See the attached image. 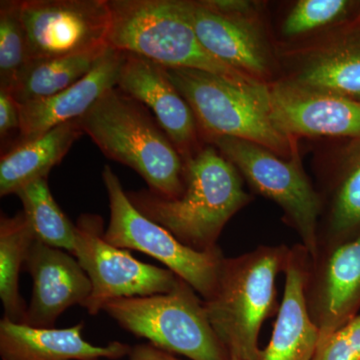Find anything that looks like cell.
Segmentation results:
<instances>
[{"instance_id": "1", "label": "cell", "mask_w": 360, "mask_h": 360, "mask_svg": "<svg viewBox=\"0 0 360 360\" xmlns=\"http://www.w3.org/2000/svg\"><path fill=\"white\" fill-rule=\"evenodd\" d=\"M186 187L176 198L153 191L127 193L135 207L167 229L182 245L212 252L225 225L252 200L236 167L210 143L186 163Z\"/></svg>"}, {"instance_id": "2", "label": "cell", "mask_w": 360, "mask_h": 360, "mask_svg": "<svg viewBox=\"0 0 360 360\" xmlns=\"http://www.w3.org/2000/svg\"><path fill=\"white\" fill-rule=\"evenodd\" d=\"M108 4L111 49L165 68L210 73L251 94H266V85L225 65L205 49L180 0H108Z\"/></svg>"}, {"instance_id": "3", "label": "cell", "mask_w": 360, "mask_h": 360, "mask_svg": "<svg viewBox=\"0 0 360 360\" xmlns=\"http://www.w3.org/2000/svg\"><path fill=\"white\" fill-rule=\"evenodd\" d=\"M79 122L106 158L132 168L149 191L165 198L184 193L186 165L179 151L148 108L122 90H108Z\"/></svg>"}, {"instance_id": "4", "label": "cell", "mask_w": 360, "mask_h": 360, "mask_svg": "<svg viewBox=\"0 0 360 360\" xmlns=\"http://www.w3.org/2000/svg\"><path fill=\"white\" fill-rule=\"evenodd\" d=\"M290 252L286 245H260L222 260L217 288L203 307L231 357L257 359L262 324L278 312L276 281Z\"/></svg>"}, {"instance_id": "5", "label": "cell", "mask_w": 360, "mask_h": 360, "mask_svg": "<svg viewBox=\"0 0 360 360\" xmlns=\"http://www.w3.org/2000/svg\"><path fill=\"white\" fill-rule=\"evenodd\" d=\"M103 310L125 330L168 354L191 360L231 359L208 321L203 300L182 279L170 292L117 298Z\"/></svg>"}, {"instance_id": "6", "label": "cell", "mask_w": 360, "mask_h": 360, "mask_svg": "<svg viewBox=\"0 0 360 360\" xmlns=\"http://www.w3.org/2000/svg\"><path fill=\"white\" fill-rule=\"evenodd\" d=\"M201 44L225 65L262 84L279 77L277 47L264 4L250 0H180Z\"/></svg>"}, {"instance_id": "7", "label": "cell", "mask_w": 360, "mask_h": 360, "mask_svg": "<svg viewBox=\"0 0 360 360\" xmlns=\"http://www.w3.org/2000/svg\"><path fill=\"white\" fill-rule=\"evenodd\" d=\"M165 70L191 105L203 141L233 137L255 142L284 158H290L297 148V142L281 134L270 120L266 94L257 96L202 71Z\"/></svg>"}, {"instance_id": "8", "label": "cell", "mask_w": 360, "mask_h": 360, "mask_svg": "<svg viewBox=\"0 0 360 360\" xmlns=\"http://www.w3.org/2000/svg\"><path fill=\"white\" fill-rule=\"evenodd\" d=\"M212 144L231 161L255 193L276 202L314 257L322 210L321 194L303 169L297 148L284 158L259 144L233 137H213Z\"/></svg>"}, {"instance_id": "9", "label": "cell", "mask_w": 360, "mask_h": 360, "mask_svg": "<svg viewBox=\"0 0 360 360\" xmlns=\"http://www.w3.org/2000/svg\"><path fill=\"white\" fill-rule=\"evenodd\" d=\"M103 180L110 200V221L104 239L115 248L155 258L207 300L217 288L221 250L200 252L187 248L167 229L142 214L130 201L117 175L106 165Z\"/></svg>"}, {"instance_id": "10", "label": "cell", "mask_w": 360, "mask_h": 360, "mask_svg": "<svg viewBox=\"0 0 360 360\" xmlns=\"http://www.w3.org/2000/svg\"><path fill=\"white\" fill-rule=\"evenodd\" d=\"M73 257L86 272L91 295L84 307L96 315L106 303L117 298L165 295L176 288L180 279L169 269L143 264L129 251L104 239L103 221L96 214H82L77 225Z\"/></svg>"}, {"instance_id": "11", "label": "cell", "mask_w": 360, "mask_h": 360, "mask_svg": "<svg viewBox=\"0 0 360 360\" xmlns=\"http://www.w3.org/2000/svg\"><path fill=\"white\" fill-rule=\"evenodd\" d=\"M20 9L30 60L108 46V0H20Z\"/></svg>"}, {"instance_id": "12", "label": "cell", "mask_w": 360, "mask_h": 360, "mask_svg": "<svg viewBox=\"0 0 360 360\" xmlns=\"http://www.w3.org/2000/svg\"><path fill=\"white\" fill-rule=\"evenodd\" d=\"M277 54L279 79L360 101V20Z\"/></svg>"}, {"instance_id": "13", "label": "cell", "mask_w": 360, "mask_h": 360, "mask_svg": "<svg viewBox=\"0 0 360 360\" xmlns=\"http://www.w3.org/2000/svg\"><path fill=\"white\" fill-rule=\"evenodd\" d=\"M304 293L319 345L360 314V236L317 248L307 262Z\"/></svg>"}, {"instance_id": "14", "label": "cell", "mask_w": 360, "mask_h": 360, "mask_svg": "<svg viewBox=\"0 0 360 360\" xmlns=\"http://www.w3.org/2000/svg\"><path fill=\"white\" fill-rule=\"evenodd\" d=\"M267 112L292 141L300 137H360V101L303 89L283 79L266 84Z\"/></svg>"}, {"instance_id": "15", "label": "cell", "mask_w": 360, "mask_h": 360, "mask_svg": "<svg viewBox=\"0 0 360 360\" xmlns=\"http://www.w3.org/2000/svg\"><path fill=\"white\" fill-rule=\"evenodd\" d=\"M116 87L149 110L184 163L205 146L191 105L162 66L127 53Z\"/></svg>"}, {"instance_id": "16", "label": "cell", "mask_w": 360, "mask_h": 360, "mask_svg": "<svg viewBox=\"0 0 360 360\" xmlns=\"http://www.w3.org/2000/svg\"><path fill=\"white\" fill-rule=\"evenodd\" d=\"M25 269L33 281L32 302L25 324L51 328L59 315L75 304L84 307L92 285L82 265L68 251L44 245L35 239Z\"/></svg>"}, {"instance_id": "17", "label": "cell", "mask_w": 360, "mask_h": 360, "mask_svg": "<svg viewBox=\"0 0 360 360\" xmlns=\"http://www.w3.org/2000/svg\"><path fill=\"white\" fill-rule=\"evenodd\" d=\"M125 58V52L108 46L94 70L77 84L54 96L20 105V137L15 144L84 115L104 94L116 87Z\"/></svg>"}, {"instance_id": "18", "label": "cell", "mask_w": 360, "mask_h": 360, "mask_svg": "<svg viewBox=\"0 0 360 360\" xmlns=\"http://www.w3.org/2000/svg\"><path fill=\"white\" fill-rule=\"evenodd\" d=\"M309 253L300 245L290 248L285 288L274 322L271 340L255 360H312L319 331L310 319L305 300V277Z\"/></svg>"}, {"instance_id": "19", "label": "cell", "mask_w": 360, "mask_h": 360, "mask_svg": "<svg viewBox=\"0 0 360 360\" xmlns=\"http://www.w3.org/2000/svg\"><path fill=\"white\" fill-rule=\"evenodd\" d=\"M319 193L322 210L316 250L359 236L360 137L343 142L323 176Z\"/></svg>"}, {"instance_id": "20", "label": "cell", "mask_w": 360, "mask_h": 360, "mask_svg": "<svg viewBox=\"0 0 360 360\" xmlns=\"http://www.w3.org/2000/svg\"><path fill=\"white\" fill-rule=\"evenodd\" d=\"M84 323L70 328H33L4 317L0 321L2 360H117L129 355L131 347L120 341L105 347L82 338Z\"/></svg>"}, {"instance_id": "21", "label": "cell", "mask_w": 360, "mask_h": 360, "mask_svg": "<svg viewBox=\"0 0 360 360\" xmlns=\"http://www.w3.org/2000/svg\"><path fill=\"white\" fill-rule=\"evenodd\" d=\"M84 134L79 118L54 127L30 141L7 149L0 160V195L16 194L23 186L41 179L65 158Z\"/></svg>"}, {"instance_id": "22", "label": "cell", "mask_w": 360, "mask_h": 360, "mask_svg": "<svg viewBox=\"0 0 360 360\" xmlns=\"http://www.w3.org/2000/svg\"><path fill=\"white\" fill-rule=\"evenodd\" d=\"M360 20V0H297L279 21L276 47L309 44Z\"/></svg>"}, {"instance_id": "23", "label": "cell", "mask_w": 360, "mask_h": 360, "mask_svg": "<svg viewBox=\"0 0 360 360\" xmlns=\"http://www.w3.org/2000/svg\"><path fill=\"white\" fill-rule=\"evenodd\" d=\"M108 47L63 58L30 60L9 91L20 106L58 94L89 75Z\"/></svg>"}, {"instance_id": "24", "label": "cell", "mask_w": 360, "mask_h": 360, "mask_svg": "<svg viewBox=\"0 0 360 360\" xmlns=\"http://www.w3.org/2000/svg\"><path fill=\"white\" fill-rule=\"evenodd\" d=\"M35 234L25 212L0 219V297L4 316L25 324L27 307L20 292V276L34 243Z\"/></svg>"}, {"instance_id": "25", "label": "cell", "mask_w": 360, "mask_h": 360, "mask_svg": "<svg viewBox=\"0 0 360 360\" xmlns=\"http://www.w3.org/2000/svg\"><path fill=\"white\" fill-rule=\"evenodd\" d=\"M35 238L44 245L75 252L77 229L49 191L47 179L35 180L16 193Z\"/></svg>"}, {"instance_id": "26", "label": "cell", "mask_w": 360, "mask_h": 360, "mask_svg": "<svg viewBox=\"0 0 360 360\" xmlns=\"http://www.w3.org/2000/svg\"><path fill=\"white\" fill-rule=\"evenodd\" d=\"M20 0L0 2V89L9 90L30 61Z\"/></svg>"}, {"instance_id": "27", "label": "cell", "mask_w": 360, "mask_h": 360, "mask_svg": "<svg viewBox=\"0 0 360 360\" xmlns=\"http://www.w3.org/2000/svg\"><path fill=\"white\" fill-rule=\"evenodd\" d=\"M312 360H360V314L319 343Z\"/></svg>"}, {"instance_id": "28", "label": "cell", "mask_w": 360, "mask_h": 360, "mask_svg": "<svg viewBox=\"0 0 360 360\" xmlns=\"http://www.w3.org/2000/svg\"><path fill=\"white\" fill-rule=\"evenodd\" d=\"M20 105L14 101L11 91L0 89V139L4 142L14 132L20 137Z\"/></svg>"}, {"instance_id": "29", "label": "cell", "mask_w": 360, "mask_h": 360, "mask_svg": "<svg viewBox=\"0 0 360 360\" xmlns=\"http://www.w3.org/2000/svg\"><path fill=\"white\" fill-rule=\"evenodd\" d=\"M130 360H179L174 355L158 349L151 345H136L130 354ZM231 360H239L231 357Z\"/></svg>"}]
</instances>
